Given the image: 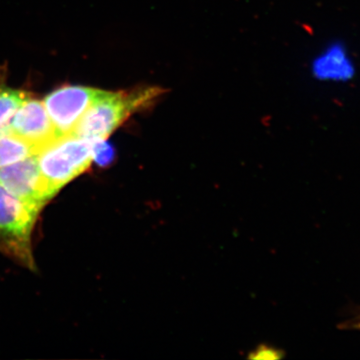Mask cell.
<instances>
[{
	"instance_id": "obj_8",
	"label": "cell",
	"mask_w": 360,
	"mask_h": 360,
	"mask_svg": "<svg viewBox=\"0 0 360 360\" xmlns=\"http://www.w3.org/2000/svg\"><path fill=\"white\" fill-rule=\"evenodd\" d=\"M33 155H37L34 149L18 137L11 134L0 136V168Z\"/></svg>"
},
{
	"instance_id": "obj_4",
	"label": "cell",
	"mask_w": 360,
	"mask_h": 360,
	"mask_svg": "<svg viewBox=\"0 0 360 360\" xmlns=\"http://www.w3.org/2000/svg\"><path fill=\"white\" fill-rule=\"evenodd\" d=\"M0 184L39 212L53 198L42 179L37 155L0 168Z\"/></svg>"
},
{
	"instance_id": "obj_7",
	"label": "cell",
	"mask_w": 360,
	"mask_h": 360,
	"mask_svg": "<svg viewBox=\"0 0 360 360\" xmlns=\"http://www.w3.org/2000/svg\"><path fill=\"white\" fill-rule=\"evenodd\" d=\"M28 97L22 90L0 89V136L11 134V120Z\"/></svg>"
},
{
	"instance_id": "obj_6",
	"label": "cell",
	"mask_w": 360,
	"mask_h": 360,
	"mask_svg": "<svg viewBox=\"0 0 360 360\" xmlns=\"http://www.w3.org/2000/svg\"><path fill=\"white\" fill-rule=\"evenodd\" d=\"M9 132L30 144L37 153L58 137L44 101L30 96L16 111Z\"/></svg>"
},
{
	"instance_id": "obj_1",
	"label": "cell",
	"mask_w": 360,
	"mask_h": 360,
	"mask_svg": "<svg viewBox=\"0 0 360 360\" xmlns=\"http://www.w3.org/2000/svg\"><path fill=\"white\" fill-rule=\"evenodd\" d=\"M160 94L161 89L156 87L132 91L101 90L78 122L73 134L94 143L106 141L125 120L150 105Z\"/></svg>"
},
{
	"instance_id": "obj_3",
	"label": "cell",
	"mask_w": 360,
	"mask_h": 360,
	"mask_svg": "<svg viewBox=\"0 0 360 360\" xmlns=\"http://www.w3.org/2000/svg\"><path fill=\"white\" fill-rule=\"evenodd\" d=\"M39 213L0 184V248L30 269H33L32 234Z\"/></svg>"
},
{
	"instance_id": "obj_11",
	"label": "cell",
	"mask_w": 360,
	"mask_h": 360,
	"mask_svg": "<svg viewBox=\"0 0 360 360\" xmlns=\"http://www.w3.org/2000/svg\"><path fill=\"white\" fill-rule=\"evenodd\" d=\"M359 328H360V323H359Z\"/></svg>"
},
{
	"instance_id": "obj_5",
	"label": "cell",
	"mask_w": 360,
	"mask_h": 360,
	"mask_svg": "<svg viewBox=\"0 0 360 360\" xmlns=\"http://www.w3.org/2000/svg\"><path fill=\"white\" fill-rule=\"evenodd\" d=\"M101 89L84 86H65L54 90L44 104L58 136L73 134Z\"/></svg>"
},
{
	"instance_id": "obj_2",
	"label": "cell",
	"mask_w": 360,
	"mask_h": 360,
	"mask_svg": "<svg viewBox=\"0 0 360 360\" xmlns=\"http://www.w3.org/2000/svg\"><path fill=\"white\" fill-rule=\"evenodd\" d=\"M94 146V142L70 134L58 137L37 153L42 179L52 196L90 167Z\"/></svg>"
},
{
	"instance_id": "obj_9",
	"label": "cell",
	"mask_w": 360,
	"mask_h": 360,
	"mask_svg": "<svg viewBox=\"0 0 360 360\" xmlns=\"http://www.w3.org/2000/svg\"><path fill=\"white\" fill-rule=\"evenodd\" d=\"M112 149L105 141L96 142L94 146V161L105 167L112 160Z\"/></svg>"
},
{
	"instance_id": "obj_10",
	"label": "cell",
	"mask_w": 360,
	"mask_h": 360,
	"mask_svg": "<svg viewBox=\"0 0 360 360\" xmlns=\"http://www.w3.org/2000/svg\"><path fill=\"white\" fill-rule=\"evenodd\" d=\"M252 359H276L281 357V354L276 350L272 348L262 347L257 350V354L255 356H251Z\"/></svg>"
}]
</instances>
